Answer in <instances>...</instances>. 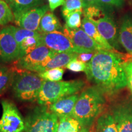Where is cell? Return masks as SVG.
Returning a JSON list of instances; mask_svg holds the SVG:
<instances>
[{"label": "cell", "instance_id": "cell-1", "mask_svg": "<svg viewBox=\"0 0 132 132\" xmlns=\"http://www.w3.org/2000/svg\"><path fill=\"white\" fill-rule=\"evenodd\" d=\"M85 72L87 80L104 95H113L127 86L122 59L113 51L95 52Z\"/></svg>", "mask_w": 132, "mask_h": 132}, {"label": "cell", "instance_id": "cell-2", "mask_svg": "<svg viewBox=\"0 0 132 132\" xmlns=\"http://www.w3.org/2000/svg\"><path fill=\"white\" fill-rule=\"evenodd\" d=\"M104 95L94 86L85 89L79 95L72 116L82 127L89 129L101 114L106 104Z\"/></svg>", "mask_w": 132, "mask_h": 132}, {"label": "cell", "instance_id": "cell-3", "mask_svg": "<svg viewBox=\"0 0 132 132\" xmlns=\"http://www.w3.org/2000/svg\"><path fill=\"white\" fill-rule=\"evenodd\" d=\"M15 70V74L11 86L14 97L17 100L24 102H34L37 100L45 80L40 78L36 72Z\"/></svg>", "mask_w": 132, "mask_h": 132}, {"label": "cell", "instance_id": "cell-4", "mask_svg": "<svg viewBox=\"0 0 132 132\" xmlns=\"http://www.w3.org/2000/svg\"><path fill=\"white\" fill-rule=\"evenodd\" d=\"M82 80L50 81L45 80L37 98L40 105H50L59 99L78 93L85 87Z\"/></svg>", "mask_w": 132, "mask_h": 132}, {"label": "cell", "instance_id": "cell-5", "mask_svg": "<svg viewBox=\"0 0 132 132\" xmlns=\"http://www.w3.org/2000/svg\"><path fill=\"white\" fill-rule=\"evenodd\" d=\"M59 117L50 111L47 105L36 106L24 119L25 132H56Z\"/></svg>", "mask_w": 132, "mask_h": 132}, {"label": "cell", "instance_id": "cell-6", "mask_svg": "<svg viewBox=\"0 0 132 132\" xmlns=\"http://www.w3.org/2000/svg\"><path fill=\"white\" fill-rule=\"evenodd\" d=\"M57 52L49 49L44 45L36 48L24 56L15 61V70H27L39 73L41 69L47 64Z\"/></svg>", "mask_w": 132, "mask_h": 132}, {"label": "cell", "instance_id": "cell-7", "mask_svg": "<svg viewBox=\"0 0 132 132\" xmlns=\"http://www.w3.org/2000/svg\"><path fill=\"white\" fill-rule=\"evenodd\" d=\"M3 114L0 119V132H23L24 120L14 103L7 100L1 101Z\"/></svg>", "mask_w": 132, "mask_h": 132}, {"label": "cell", "instance_id": "cell-8", "mask_svg": "<svg viewBox=\"0 0 132 132\" xmlns=\"http://www.w3.org/2000/svg\"><path fill=\"white\" fill-rule=\"evenodd\" d=\"M62 32L70 39L77 53H92L105 50L87 35L82 28L72 29L64 26Z\"/></svg>", "mask_w": 132, "mask_h": 132}, {"label": "cell", "instance_id": "cell-9", "mask_svg": "<svg viewBox=\"0 0 132 132\" xmlns=\"http://www.w3.org/2000/svg\"><path fill=\"white\" fill-rule=\"evenodd\" d=\"M119 132H132V97L124 98L111 107Z\"/></svg>", "mask_w": 132, "mask_h": 132}, {"label": "cell", "instance_id": "cell-10", "mask_svg": "<svg viewBox=\"0 0 132 132\" xmlns=\"http://www.w3.org/2000/svg\"><path fill=\"white\" fill-rule=\"evenodd\" d=\"M20 58L19 44L14 37L9 26L0 30V63L15 61Z\"/></svg>", "mask_w": 132, "mask_h": 132}, {"label": "cell", "instance_id": "cell-11", "mask_svg": "<svg viewBox=\"0 0 132 132\" xmlns=\"http://www.w3.org/2000/svg\"><path fill=\"white\" fill-rule=\"evenodd\" d=\"M47 6H37L17 14H14V22L19 27L30 31H37L42 16L48 11Z\"/></svg>", "mask_w": 132, "mask_h": 132}, {"label": "cell", "instance_id": "cell-12", "mask_svg": "<svg viewBox=\"0 0 132 132\" xmlns=\"http://www.w3.org/2000/svg\"><path fill=\"white\" fill-rule=\"evenodd\" d=\"M42 45L57 53L75 52L76 50L70 39L61 31L42 34L41 36Z\"/></svg>", "mask_w": 132, "mask_h": 132}, {"label": "cell", "instance_id": "cell-13", "mask_svg": "<svg viewBox=\"0 0 132 132\" xmlns=\"http://www.w3.org/2000/svg\"><path fill=\"white\" fill-rule=\"evenodd\" d=\"M104 39L114 48L119 49L120 43L117 26L111 15L93 23Z\"/></svg>", "mask_w": 132, "mask_h": 132}, {"label": "cell", "instance_id": "cell-14", "mask_svg": "<svg viewBox=\"0 0 132 132\" xmlns=\"http://www.w3.org/2000/svg\"><path fill=\"white\" fill-rule=\"evenodd\" d=\"M78 97L79 95L75 94L59 99L50 104L49 109L59 118L65 116H72Z\"/></svg>", "mask_w": 132, "mask_h": 132}, {"label": "cell", "instance_id": "cell-15", "mask_svg": "<svg viewBox=\"0 0 132 132\" xmlns=\"http://www.w3.org/2000/svg\"><path fill=\"white\" fill-rule=\"evenodd\" d=\"M119 40L125 50L132 54V16L126 15L123 18L119 33Z\"/></svg>", "mask_w": 132, "mask_h": 132}, {"label": "cell", "instance_id": "cell-16", "mask_svg": "<svg viewBox=\"0 0 132 132\" xmlns=\"http://www.w3.org/2000/svg\"><path fill=\"white\" fill-rule=\"evenodd\" d=\"M78 54L75 52L56 53L51 59V60L42 67L40 72L52 69L65 67L69 62L74 59H77Z\"/></svg>", "mask_w": 132, "mask_h": 132}, {"label": "cell", "instance_id": "cell-17", "mask_svg": "<svg viewBox=\"0 0 132 132\" xmlns=\"http://www.w3.org/2000/svg\"><path fill=\"white\" fill-rule=\"evenodd\" d=\"M63 30L61 24L56 16L52 11H48L41 19L38 31L42 34L61 31Z\"/></svg>", "mask_w": 132, "mask_h": 132}, {"label": "cell", "instance_id": "cell-18", "mask_svg": "<svg viewBox=\"0 0 132 132\" xmlns=\"http://www.w3.org/2000/svg\"><path fill=\"white\" fill-rule=\"evenodd\" d=\"M81 28L85 31V32L87 35L91 37L92 39H94L97 44L101 45L104 49L106 50L113 51L114 48L111 47L109 44V43L102 37V36L97 29L96 26L87 18L84 17V19H82L81 22Z\"/></svg>", "mask_w": 132, "mask_h": 132}, {"label": "cell", "instance_id": "cell-19", "mask_svg": "<svg viewBox=\"0 0 132 132\" xmlns=\"http://www.w3.org/2000/svg\"><path fill=\"white\" fill-rule=\"evenodd\" d=\"M15 74L13 67L0 64V96L12 86Z\"/></svg>", "mask_w": 132, "mask_h": 132}, {"label": "cell", "instance_id": "cell-20", "mask_svg": "<svg viewBox=\"0 0 132 132\" xmlns=\"http://www.w3.org/2000/svg\"><path fill=\"white\" fill-rule=\"evenodd\" d=\"M95 132H119L116 122L111 113H105L98 117Z\"/></svg>", "mask_w": 132, "mask_h": 132}, {"label": "cell", "instance_id": "cell-21", "mask_svg": "<svg viewBox=\"0 0 132 132\" xmlns=\"http://www.w3.org/2000/svg\"><path fill=\"white\" fill-rule=\"evenodd\" d=\"M110 11L111 9L103 7L100 5H94L84 8L82 10V14L85 17L87 18L92 23H94L102 18L110 15L109 12Z\"/></svg>", "mask_w": 132, "mask_h": 132}, {"label": "cell", "instance_id": "cell-22", "mask_svg": "<svg viewBox=\"0 0 132 132\" xmlns=\"http://www.w3.org/2000/svg\"><path fill=\"white\" fill-rule=\"evenodd\" d=\"M80 122L72 116L59 118L56 132H79L81 128Z\"/></svg>", "mask_w": 132, "mask_h": 132}, {"label": "cell", "instance_id": "cell-23", "mask_svg": "<svg viewBox=\"0 0 132 132\" xmlns=\"http://www.w3.org/2000/svg\"><path fill=\"white\" fill-rule=\"evenodd\" d=\"M41 36L42 34L39 36H34V37L25 38L19 44L20 50V58L30 53L36 48L42 45Z\"/></svg>", "mask_w": 132, "mask_h": 132}, {"label": "cell", "instance_id": "cell-24", "mask_svg": "<svg viewBox=\"0 0 132 132\" xmlns=\"http://www.w3.org/2000/svg\"><path fill=\"white\" fill-rule=\"evenodd\" d=\"M41 0H13L9 4L14 14H17L37 7Z\"/></svg>", "mask_w": 132, "mask_h": 132}, {"label": "cell", "instance_id": "cell-25", "mask_svg": "<svg viewBox=\"0 0 132 132\" xmlns=\"http://www.w3.org/2000/svg\"><path fill=\"white\" fill-rule=\"evenodd\" d=\"M10 29L12 31L14 37L17 42L19 45L24 40L25 38L29 37H34V36H39L42 33L39 31H30L20 27H15V26L10 25Z\"/></svg>", "mask_w": 132, "mask_h": 132}, {"label": "cell", "instance_id": "cell-26", "mask_svg": "<svg viewBox=\"0 0 132 132\" xmlns=\"http://www.w3.org/2000/svg\"><path fill=\"white\" fill-rule=\"evenodd\" d=\"M14 20V15L9 4L0 0V26H4Z\"/></svg>", "mask_w": 132, "mask_h": 132}, {"label": "cell", "instance_id": "cell-27", "mask_svg": "<svg viewBox=\"0 0 132 132\" xmlns=\"http://www.w3.org/2000/svg\"><path fill=\"white\" fill-rule=\"evenodd\" d=\"M64 70L62 68H54L38 73L39 77L50 81H59L62 79Z\"/></svg>", "mask_w": 132, "mask_h": 132}, {"label": "cell", "instance_id": "cell-28", "mask_svg": "<svg viewBox=\"0 0 132 132\" xmlns=\"http://www.w3.org/2000/svg\"><path fill=\"white\" fill-rule=\"evenodd\" d=\"M83 4L81 0H65V3L62 9L64 17L75 11H82Z\"/></svg>", "mask_w": 132, "mask_h": 132}, {"label": "cell", "instance_id": "cell-29", "mask_svg": "<svg viewBox=\"0 0 132 132\" xmlns=\"http://www.w3.org/2000/svg\"><path fill=\"white\" fill-rule=\"evenodd\" d=\"M82 11H75L65 17H64L65 20V26L70 29H77L80 28L81 26V15Z\"/></svg>", "mask_w": 132, "mask_h": 132}, {"label": "cell", "instance_id": "cell-30", "mask_svg": "<svg viewBox=\"0 0 132 132\" xmlns=\"http://www.w3.org/2000/svg\"><path fill=\"white\" fill-rule=\"evenodd\" d=\"M65 68L74 72H85L86 69V64L76 59L69 62L65 66Z\"/></svg>", "mask_w": 132, "mask_h": 132}, {"label": "cell", "instance_id": "cell-31", "mask_svg": "<svg viewBox=\"0 0 132 132\" xmlns=\"http://www.w3.org/2000/svg\"><path fill=\"white\" fill-rule=\"evenodd\" d=\"M123 3L124 0H99V5L111 10L114 7H121Z\"/></svg>", "mask_w": 132, "mask_h": 132}, {"label": "cell", "instance_id": "cell-32", "mask_svg": "<svg viewBox=\"0 0 132 132\" xmlns=\"http://www.w3.org/2000/svg\"><path fill=\"white\" fill-rule=\"evenodd\" d=\"M123 66L126 75L127 86L132 93V61L123 62Z\"/></svg>", "mask_w": 132, "mask_h": 132}, {"label": "cell", "instance_id": "cell-33", "mask_svg": "<svg viewBox=\"0 0 132 132\" xmlns=\"http://www.w3.org/2000/svg\"><path fill=\"white\" fill-rule=\"evenodd\" d=\"M95 52L92 53H79L77 59L80 61H82L84 63L87 64L90 61L92 57H93Z\"/></svg>", "mask_w": 132, "mask_h": 132}, {"label": "cell", "instance_id": "cell-34", "mask_svg": "<svg viewBox=\"0 0 132 132\" xmlns=\"http://www.w3.org/2000/svg\"><path fill=\"white\" fill-rule=\"evenodd\" d=\"M49 4V9L51 11H53L60 6H63L65 0H48Z\"/></svg>", "mask_w": 132, "mask_h": 132}, {"label": "cell", "instance_id": "cell-35", "mask_svg": "<svg viewBox=\"0 0 132 132\" xmlns=\"http://www.w3.org/2000/svg\"><path fill=\"white\" fill-rule=\"evenodd\" d=\"M83 4V9L94 5H99V0H81Z\"/></svg>", "mask_w": 132, "mask_h": 132}, {"label": "cell", "instance_id": "cell-36", "mask_svg": "<svg viewBox=\"0 0 132 132\" xmlns=\"http://www.w3.org/2000/svg\"><path fill=\"white\" fill-rule=\"evenodd\" d=\"M79 132H89V130L87 129V128L81 127V130H80V131Z\"/></svg>", "mask_w": 132, "mask_h": 132}, {"label": "cell", "instance_id": "cell-37", "mask_svg": "<svg viewBox=\"0 0 132 132\" xmlns=\"http://www.w3.org/2000/svg\"><path fill=\"white\" fill-rule=\"evenodd\" d=\"M4 1H6V3H8V4H9L10 3H11V2H12V1H13V0H4Z\"/></svg>", "mask_w": 132, "mask_h": 132}]
</instances>
